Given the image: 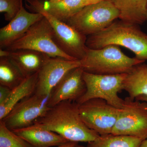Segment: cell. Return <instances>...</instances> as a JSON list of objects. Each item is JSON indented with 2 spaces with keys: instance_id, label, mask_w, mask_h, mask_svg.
Returning <instances> with one entry per match:
<instances>
[{
  "instance_id": "1",
  "label": "cell",
  "mask_w": 147,
  "mask_h": 147,
  "mask_svg": "<svg viewBox=\"0 0 147 147\" xmlns=\"http://www.w3.org/2000/svg\"><path fill=\"white\" fill-rule=\"evenodd\" d=\"M79 107L75 101H62L49 108L33 124L55 132L69 142L88 143L94 141L100 135L85 124Z\"/></svg>"
},
{
  "instance_id": "2",
  "label": "cell",
  "mask_w": 147,
  "mask_h": 147,
  "mask_svg": "<svg viewBox=\"0 0 147 147\" xmlns=\"http://www.w3.org/2000/svg\"><path fill=\"white\" fill-rule=\"evenodd\" d=\"M139 26L116 20L101 32L87 36V47L98 49L109 45L122 46L134 53L135 58L145 62L147 61V34Z\"/></svg>"
},
{
  "instance_id": "3",
  "label": "cell",
  "mask_w": 147,
  "mask_h": 147,
  "mask_svg": "<svg viewBox=\"0 0 147 147\" xmlns=\"http://www.w3.org/2000/svg\"><path fill=\"white\" fill-rule=\"evenodd\" d=\"M80 61L84 71L99 75L127 74L135 66L145 63L128 57L119 46L114 45L98 49L88 47L85 57Z\"/></svg>"
},
{
  "instance_id": "4",
  "label": "cell",
  "mask_w": 147,
  "mask_h": 147,
  "mask_svg": "<svg viewBox=\"0 0 147 147\" xmlns=\"http://www.w3.org/2000/svg\"><path fill=\"white\" fill-rule=\"evenodd\" d=\"M25 5L30 12L41 13L49 21L55 42L64 53L76 60L85 57L88 49L87 36L48 13L43 8L41 0H25Z\"/></svg>"
},
{
  "instance_id": "5",
  "label": "cell",
  "mask_w": 147,
  "mask_h": 147,
  "mask_svg": "<svg viewBox=\"0 0 147 147\" xmlns=\"http://www.w3.org/2000/svg\"><path fill=\"white\" fill-rule=\"evenodd\" d=\"M119 15L117 9L106 0L86 6L66 23L88 36L103 30L119 18Z\"/></svg>"
},
{
  "instance_id": "6",
  "label": "cell",
  "mask_w": 147,
  "mask_h": 147,
  "mask_svg": "<svg viewBox=\"0 0 147 147\" xmlns=\"http://www.w3.org/2000/svg\"><path fill=\"white\" fill-rule=\"evenodd\" d=\"M22 49L35 50L50 57L76 60L64 53L58 47L54 40L52 27L44 17L33 24L21 38L5 50L14 51Z\"/></svg>"
},
{
  "instance_id": "7",
  "label": "cell",
  "mask_w": 147,
  "mask_h": 147,
  "mask_svg": "<svg viewBox=\"0 0 147 147\" xmlns=\"http://www.w3.org/2000/svg\"><path fill=\"white\" fill-rule=\"evenodd\" d=\"M127 74L114 75H99L84 71L83 78L86 90L76 101L78 104L93 98H101L116 108L122 107L124 100L119 93L123 90Z\"/></svg>"
},
{
  "instance_id": "8",
  "label": "cell",
  "mask_w": 147,
  "mask_h": 147,
  "mask_svg": "<svg viewBox=\"0 0 147 147\" xmlns=\"http://www.w3.org/2000/svg\"><path fill=\"white\" fill-rule=\"evenodd\" d=\"M111 134L146 139L147 137V103L125 98Z\"/></svg>"
},
{
  "instance_id": "9",
  "label": "cell",
  "mask_w": 147,
  "mask_h": 147,
  "mask_svg": "<svg viewBox=\"0 0 147 147\" xmlns=\"http://www.w3.org/2000/svg\"><path fill=\"white\" fill-rule=\"evenodd\" d=\"M79 108L80 117L89 128L100 136L111 134L120 109L101 98L87 100L79 105Z\"/></svg>"
},
{
  "instance_id": "10",
  "label": "cell",
  "mask_w": 147,
  "mask_h": 147,
  "mask_svg": "<svg viewBox=\"0 0 147 147\" xmlns=\"http://www.w3.org/2000/svg\"><path fill=\"white\" fill-rule=\"evenodd\" d=\"M49 97L34 93L17 103L1 120L11 131L32 125L50 108Z\"/></svg>"
},
{
  "instance_id": "11",
  "label": "cell",
  "mask_w": 147,
  "mask_h": 147,
  "mask_svg": "<svg viewBox=\"0 0 147 147\" xmlns=\"http://www.w3.org/2000/svg\"><path fill=\"white\" fill-rule=\"evenodd\" d=\"M81 67L79 60H69L61 58L51 57L38 72L35 93L50 95L58 83L69 71Z\"/></svg>"
},
{
  "instance_id": "12",
  "label": "cell",
  "mask_w": 147,
  "mask_h": 147,
  "mask_svg": "<svg viewBox=\"0 0 147 147\" xmlns=\"http://www.w3.org/2000/svg\"><path fill=\"white\" fill-rule=\"evenodd\" d=\"M84 70L81 67L68 72L53 89L48 105L50 108L65 100L76 102L86 90L83 78Z\"/></svg>"
},
{
  "instance_id": "13",
  "label": "cell",
  "mask_w": 147,
  "mask_h": 147,
  "mask_svg": "<svg viewBox=\"0 0 147 147\" xmlns=\"http://www.w3.org/2000/svg\"><path fill=\"white\" fill-rule=\"evenodd\" d=\"M43 17L41 13L28 11L22 5L17 15L0 29L1 49H6L20 39L33 24Z\"/></svg>"
},
{
  "instance_id": "14",
  "label": "cell",
  "mask_w": 147,
  "mask_h": 147,
  "mask_svg": "<svg viewBox=\"0 0 147 147\" xmlns=\"http://www.w3.org/2000/svg\"><path fill=\"white\" fill-rule=\"evenodd\" d=\"M7 57L17 67L25 78L38 73L51 58L44 53L25 49L9 51Z\"/></svg>"
},
{
  "instance_id": "15",
  "label": "cell",
  "mask_w": 147,
  "mask_h": 147,
  "mask_svg": "<svg viewBox=\"0 0 147 147\" xmlns=\"http://www.w3.org/2000/svg\"><path fill=\"white\" fill-rule=\"evenodd\" d=\"M12 131L32 147H54L69 142L57 133L34 124Z\"/></svg>"
},
{
  "instance_id": "16",
  "label": "cell",
  "mask_w": 147,
  "mask_h": 147,
  "mask_svg": "<svg viewBox=\"0 0 147 147\" xmlns=\"http://www.w3.org/2000/svg\"><path fill=\"white\" fill-rule=\"evenodd\" d=\"M117 9L122 21L139 25L146 21L147 0H109Z\"/></svg>"
},
{
  "instance_id": "17",
  "label": "cell",
  "mask_w": 147,
  "mask_h": 147,
  "mask_svg": "<svg viewBox=\"0 0 147 147\" xmlns=\"http://www.w3.org/2000/svg\"><path fill=\"white\" fill-rule=\"evenodd\" d=\"M38 75V72L26 77L21 84L11 90L8 97L0 104V120L4 118L18 102L34 93Z\"/></svg>"
},
{
  "instance_id": "18",
  "label": "cell",
  "mask_w": 147,
  "mask_h": 147,
  "mask_svg": "<svg viewBox=\"0 0 147 147\" xmlns=\"http://www.w3.org/2000/svg\"><path fill=\"white\" fill-rule=\"evenodd\" d=\"M123 90L132 99L139 96L147 95V64L137 65L127 74Z\"/></svg>"
},
{
  "instance_id": "19",
  "label": "cell",
  "mask_w": 147,
  "mask_h": 147,
  "mask_svg": "<svg viewBox=\"0 0 147 147\" xmlns=\"http://www.w3.org/2000/svg\"><path fill=\"white\" fill-rule=\"evenodd\" d=\"M41 1L46 11L58 20L66 23L87 5L85 0H62L57 2L41 0Z\"/></svg>"
},
{
  "instance_id": "20",
  "label": "cell",
  "mask_w": 147,
  "mask_h": 147,
  "mask_svg": "<svg viewBox=\"0 0 147 147\" xmlns=\"http://www.w3.org/2000/svg\"><path fill=\"white\" fill-rule=\"evenodd\" d=\"M145 139L110 134L99 136L94 141L88 143L87 147H140Z\"/></svg>"
},
{
  "instance_id": "21",
  "label": "cell",
  "mask_w": 147,
  "mask_h": 147,
  "mask_svg": "<svg viewBox=\"0 0 147 147\" xmlns=\"http://www.w3.org/2000/svg\"><path fill=\"white\" fill-rule=\"evenodd\" d=\"M25 79L19 69L8 57H0V85L12 90Z\"/></svg>"
},
{
  "instance_id": "22",
  "label": "cell",
  "mask_w": 147,
  "mask_h": 147,
  "mask_svg": "<svg viewBox=\"0 0 147 147\" xmlns=\"http://www.w3.org/2000/svg\"><path fill=\"white\" fill-rule=\"evenodd\" d=\"M0 147H32L0 120Z\"/></svg>"
},
{
  "instance_id": "23",
  "label": "cell",
  "mask_w": 147,
  "mask_h": 147,
  "mask_svg": "<svg viewBox=\"0 0 147 147\" xmlns=\"http://www.w3.org/2000/svg\"><path fill=\"white\" fill-rule=\"evenodd\" d=\"M23 0H0V12L4 13L5 21H10L21 10Z\"/></svg>"
},
{
  "instance_id": "24",
  "label": "cell",
  "mask_w": 147,
  "mask_h": 147,
  "mask_svg": "<svg viewBox=\"0 0 147 147\" xmlns=\"http://www.w3.org/2000/svg\"><path fill=\"white\" fill-rule=\"evenodd\" d=\"M11 90L8 87L0 85V104L7 98Z\"/></svg>"
},
{
  "instance_id": "25",
  "label": "cell",
  "mask_w": 147,
  "mask_h": 147,
  "mask_svg": "<svg viewBox=\"0 0 147 147\" xmlns=\"http://www.w3.org/2000/svg\"><path fill=\"white\" fill-rule=\"evenodd\" d=\"M78 144L77 142H69L60 146L51 147H76Z\"/></svg>"
},
{
  "instance_id": "26",
  "label": "cell",
  "mask_w": 147,
  "mask_h": 147,
  "mask_svg": "<svg viewBox=\"0 0 147 147\" xmlns=\"http://www.w3.org/2000/svg\"><path fill=\"white\" fill-rule=\"evenodd\" d=\"M106 1V0H85L86 3L87 5H89L93 4L96 3L100 2L103 1Z\"/></svg>"
},
{
  "instance_id": "27",
  "label": "cell",
  "mask_w": 147,
  "mask_h": 147,
  "mask_svg": "<svg viewBox=\"0 0 147 147\" xmlns=\"http://www.w3.org/2000/svg\"><path fill=\"white\" fill-rule=\"evenodd\" d=\"M135 99L136 100H140V101H144L147 103V95H142L138 96V97L136 98Z\"/></svg>"
},
{
  "instance_id": "28",
  "label": "cell",
  "mask_w": 147,
  "mask_h": 147,
  "mask_svg": "<svg viewBox=\"0 0 147 147\" xmlns=\"http://www.w3.org/2000/svg\"><path fill=\"white\" fill-rule=\"evenodd\" d=\"M140 147H147V137L142 141Z\"/></svg>"
},
{
  "instance_id": "29",
  "label": "cell",
  "mask_w": 147,
  "mask_h": 147,
  "mask_svg": "<svg viewBox=\"0 0 147 147\" xmlns=\"http://www.w3.org/2000/svg\"><path fill=\"white\" fill-rule=\"evenodd\" d=\"M44 1L49 2H57L60 1L62 0H42Z\"/></svg>"
},
{
  "instance_id": "30",
  "label": "cell",
  "mask_w": 147,
  "mask_h": 147,
  "mask_svg": "<svg viewBox=\"0 0 147 147\" xmlns=\"http://www.w3.org/2000/svg\"><path fill=\"white\" fill-rule=\"evenodd\" d=\"M76 147H85L83 146H81V145H79L78 144L76 145Z\"/></svg>"
},
{
  "instance_id": "31",
  "label": "cell",
  "mask_w": 147,
  "mask_h": 147,
  "mask_svg": "<svg viewBox=\"0 0 147 147\" xmlns=\"http://www.w3.org/2000/svg\"><path fill=\"white\" fill-rule=\"evenodd\" d=\"M146 21H147V11L146 15Z\"/></svg>"
}]
</instances>
